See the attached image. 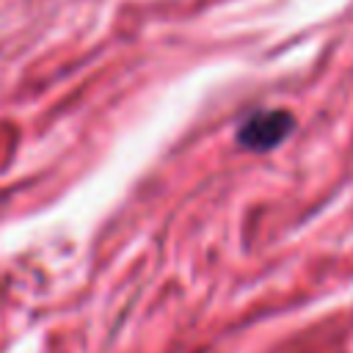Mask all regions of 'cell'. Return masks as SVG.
Instances as JSON below:
<instances>
[{
    "instance_id": "cell-1",
    "label": "cell",
    "mask_w": 353,
    "mask_h": 353,
    "mask_svg": "<svg viewBox=\"0 0 353 353\" xmlns=\"http://www.w3.org/2000/svg\"><path fill=\"white\" fill-rule=\"evenodd\" d=\"M295 132V116L284 108L256 110L234 132V141L248 152H270Z\"/></svg>"
}]
</instances>
